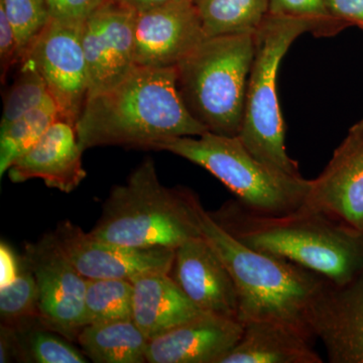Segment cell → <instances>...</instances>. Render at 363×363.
Wrapping results in <instances>:
<instances>
[{"label":"cell","instance_id":"cell-1","mask_svg":"<svg viewBox=\"0 0 363 363\" xmlns=\"http://www.w3.org/2000/svg\"><path fill=\"white\" fill-rule=\"evenodd\" d=\"M75 128L84 152L112 145L155 150L172 138L207 131L182 101L176 67L135 66L116 85L87 98Z\"/></svg>","mask_w":363,"mask_h":363},{"label":"cell","instance_id":"cell-2","mask_svg":"<svg viewBox=\"0 0 363 363\" xmlns=\"http://www.w3.org/2000/svg\"><path fill=\"white\" fill-rule=\"evenodd\" d=\"M240 242L289 260L342 285L363 272V231L302 205L269 214L230 200L210 213Z\"/></svg>","mask_w":363,"mask_h":363},{"label":"cell","instance_id":"cell-3","mask_svg":"<svg viewBox=\"0 0 363 363\" xmlns=\"http://www.w3.org/2000/svg\"><path fill=\"white\" fill-rule=\"evenodd\" d=\"M202 238L217 253L238 291L241 323L276 320L290 325L314 340L310 311L327 279L289 260L257 252L240 242L194 201Z\"/></svg>","mask_w":363,"mask_h":363},{"label":"cell","instance_id":"cell-4","mask_svg":"<svg viewBox=\"0 0 363 363\" xmlns=\"http://www.w3.org/2000/svg\"><path fill=\"white\" fill-rule=\"evenodd\" d=\"M195 198L189 189L162 185L155 162L147 157L125 183L111 189L101 216L89 233L123 247L176 250L201 236Z\"/></svg>","mask_w":363,"mask_h":363},{"label":"cell","instance_id":"cell-5","mask_svg":"<svg viewBox=\"0 0 363 363\" xmlns=\"http://www.w3.org/2000/svg\"><path fill=\"white\" fill-rule=\"evenodd\" d=\"M255 52V33L208 37L176 66L182 101L207 131L240 135Z\"/></svg>","mask_w":363,"mask_h":363},{"label":"cell","instance_id":"cell-6","mask_svg":"<svg viewBox=\"0 0 363 363\" xmlns=\"http://www.w3.org/2000/svg\"><path fill=\"white\" fill-rule=\"evenodd\" d=\"M317 35L311 21L269 13L255 32V52L238 138L248 152L281 173L302 177L298 162L289 157L277 80L281 60L301 35Z\"/></svg>","mask_w":363,"mask_h":363},{"label":"cell","instance_id":"cell-7","mask_svg":"<svg viewBox=\"0 0 363 363\" xmlns=\"http://www.w3.org/2000/svg\"><path fill=\"white\" fill-rule=\"evenodd\" d=\"M166 150L198 164L218 179L236 200L253 211L284 214L304 204L311 180L272 169L252 156L238 136L206 133L159 143Z\"/></svg>","mask_w":363,"mask_h":363},{"label":"cell","instance_id":"cell-8","mask_svg":"<svg viewBox=\"0 0 363 363\" xmlns=\"http://www.w3.org/2000/svg\"><path fill=\"white\" fill-rule=\"evenodd\" d=\"M82 23L51 18L23 55L32 60L44 77L60 117L74 125L89 95V74L81 38Z\"/></svg>","mask_w":363,"mask_h":363},{"label":"cell","instance_id":"cell-9","mask_svg":"<svg viewBox=\"0 0 363 363\" xmlns=\"http://www.w3.org/2000/svg\"><path fill=\"white\" fill-rule=\"evenodd\" d=\"M23 259L37 281L40 321L67 338H77L86 326L87 279L57 247L51 234L26 245Z\"/></svg>","mask_w":363,"mask_h":363},{"label":"cell","instance_id":"cell-10","mask_svg":"<svg viewBox=\"0 0 363 363\" xmlns=\"http://www.w3.org/2000/svg\"><path fill=\"white\" fill-rule=\"evenodd\" d=\"M52 240L86 279H133L152 272H171L174 248H133L93 238L71 221L60 222Z\"/></svg>","mask_w":363,"mask_h":363},{"label":"cell","instance_id":"cell-11","mask_svg":"<svg viewBox=\"0 0 363 363\" xmlns=\"http://www.w3.org/2000/svg\"><path fill=\"white\" fill-rule=\"evenodd\" d=\"M136 11L121 0H108L82 23L89 95L123 80L135 67Z\"/></svg>","mask_w":363,"mask_h":363},{"label":"cell","instance_id":"cell-12","mask_svg":"<svg viewBox=\"0 0 363 363\" xmlns=\"http://www.w3.org/2000/svg\"><path fill=\"white\" fill-rule=\"evenodd\" d=\"M206 38L195 0L136 11L135 66L175 68Z\"/></svg>","mask_w":363,"mask_h":363},{"label":"cell","instance_id":"cell-13","mask_svg":"<svg viewBox=\"0 0 363 363\" xmlns=\"http://www.w3.org/2000/svg\"><path fill=\"white\" fill-rule=\"evenodd\" d=\"M303 205L363 231V118L351 126L326 168L311 180Z\"/></svg>","mask_w":363,"mask_h":363},{"label":"cell","instance_id":"cell-14","mask_svg":"<svg viewBox=\"0 0 363 363\" xmlns=\"http://www.w3.org/2000/svg\"><path fill=\"white\" fill-rule=\"evenodd\" d=\"M310 328L331 363H363V272L336 285L327 279L311 308Z\"/></svg>","mask_w":363,"mask_h":363},{"label":"cell","instance_id":"cell-15","mask_svg":"<svg viewBox=\"0 0 363 363\" xmlns=\"http://www.w3.org/2000/svg\"><path fill=\"white\" fill-rule=\"evenodd\" d=\"M169 274L201 311L238 320L240 305L233 279L202 235L176 248Z\"/></svg>","mask_w":363,"mask_h":363},{"label":"cell","instance_id":"cell-16","mask_svg":"<svg viewBox=\"0 0 363 363\" xmlns=\"http://www.w3.org/2000/svg\"><path fill=\"white\" fill-rule=\"evenodd\" d=\"M83 152L75 125L59 118L32 149L14 162L7 174L13 183L40 179L47 187L68 194L87 176Z\"/></svg>","mask_w":363,"mask_h":363},{"label":"cell","instance_id":"cell-17","mask_svg":"<svg viewBox=\"0 0 363 363\" xmlns=\"http://www.w3.org/2000/svg\"><path fill=\"white\" fill-rule=\"evenodd\" d=\"M242 332L238 320L205 313L150 340L147 362L221 363Z\"/></svg>","mask_w":363,"mask_h":363},{"label":"cell","instance_id":"cell-18","mask_svg":"<svg viewBox=\"0 0 363 363\" xmlns=\"http://www.w3.org/2000/svg\"><path fill=\"white\" fill-rule=\"evenodd\" d=\"M133 284V320L149 341L205 314L168 272L143 274Z\"/></svg>","mask_w":363,"mask_h":363},{"label":"cell","instance_id":"cell-19","mask_svg":"<svg viewBox=\"0 0 363 363\" xmlns=\"http://www.w3.org/2000/svg\"><path fill=\"white\" fill-rule=\"evenodd\" d=\"M242 335L221 363H322L313 339L276 320L243 323Z\"/></svg>","mask_w":363,"mask_h":363},{"label":"cell","instance_id":"cell-20","mask_svg":"<svg viewBox=\"0 0 363 363\" xmlns=\"http://www.w3.org/2000/svg\"><path fill=\"white\" fill-rule=\"evenodd\" d=\"M76 340L94 362H147L149 339L133 319L86 325Z\"/></svg>","mask_w":363,"mask_h":363},{"label":"cell","instance_id":"cell-21","mask_svg":"<svg viewBox=\"0 0 363 363\" xmlns=\"http://www.w3.org/2000/svg\"><path fill=\"white\" fill-rule=\"evenodd\" d=\"M207 37L255 33L269 13V0H195Z\"/></svg>","mask_w":363,"mask_h":363},{"label":"cell","instance_id":"cell-22","mask_svg":"<svg viewBox=\"0 0 363 363\" xmlns=\"http://www.w3.org/2000/svg\"><path fill=\"white\" fill-rule=\"evenodd\" d=\"M60 117L52 96L20 118L0 128V176L35 145Z\"/></svg>","mask_w":363,"mask_h":363},{"label":"cell","instance_id":"cell-23","mask_svg":"<svg viewBox=\"0 0 363 363\" xmlns=\"http://www.w3.org/2000/svg\"><path fill=\"white\" fill-rule=\"evenodd\" d=\"M133 284L128 279H87L86 325L133 319Z\"/></svg>","mask_w":363,"mask_h":363},{"label":"cell","instance_id":"cell-24","mask_svg":"<svg viewBox=\"0 0 363 363\" xmlns=\"http://www.w3.org/2000/svg\"><path fill=\"white\" fill-rule=\"evenodd\" d=\"M18 67L13 85L4 96L0 128H6L51 96L44 77L32 60L23 57Z\"/></svg>","mask_w":363,"mask_h":363},{"label":"cell","instance_id":"cell-25","mask_svg":"<svg viewBox=\"0 0 363 363\" xmlns=\"http://www.w3.org/2000/svg\"><path fill=\"white\" fill-rule=\"evenodd\" d=\"M0 315L4 326L16 330L26 328L33 318L40 320L37 281L23 257L16 278L0 288Z\"/></svg>","mask_w":363,"mask_h":363},{"label":"cell","instance_id":"cell-26","mask_svg":"<svg viewBox=\"0 0 363 363\" xmlns=\"http://www.w3.org/2000/svg\"><path fill=\"white\" fill-rule=\"evenodd\" d=\"M0 9L13 26L23 57L51 20L48 0H0Z\"/></svg>","mask_w":363,"mask_h":363},{"label":"cell","instance_id":"cell-27","mask_svg":"<svg viewBox=\"0 0 363 363\" xmlns=\"http://www.w3.org/2000/svg\"><path fill=\"white\" fill-rule=\"evenodd\" d=\"M26 344L21 342L23 357L38 363H85L84 353L58 335L43 329H33Z\"/></svg>","mask_w":363,"mask_h":363},{"label":"cell","instance_id":"cell-28","mask_svg":"<svg viewBox=\"0 0 363 363\" xmlns=\"http://www.w3.org/2000/svg\"><path fill=\"white\" fill-rule=\"evenodd\" d=\"M269 13L311 21L318 35L337 33L342 26L331 18L327 0H269Z\"/></svg>","mask_w":363,"mask_h":363},{"label":"cell","instance_id":"cell-29","mask_svg":"<svg viewBox=\"0 0 363 363\" xmlns=\"http://www.w3.org/2000/svg\"><path fill=\"white\" fill-rule=\"evenodd\" d=\"M23 54L13 26L6 13L0 9V76L6 82L7 75L14 67H18Z\"/></svg>","mask_w":363,"mask_h":363},{"label":"cell","instance_id":"cell-30","mask_svg":"<svg viewBox=\"0 0 363 363\" xmlns=\"http://www.w3.org/2000/svg\"><path fill=\"white\" fill-rule=\"evenodd\" d=\"M108 0H48L52 18L83 21Z\"/></svg>","mask_w":363,"mask_h":363},{"label":"cell","instance_id":"cell-31","mask_svg":"<svg viewBox=\"0 0 363 363\" xmlns=\"http://www.w3.org/2000/svg\"><path fill=\"white\" fill-rule=\"evenodd\" d=\"M331 18L345 28L357 25L363 28V0H327Z\"/></svg>","mask_w":363,"mask_h":363},{"label":"cell","instance_id":"cell-32","mask_svg":"<svg viewBox=\"0 0 363 363\" xmlns=\"http://www.w3.org/2000/svg\"><path fill=\"white\" fill-rule=\"evenodd\" d=\"M21 267V257L13 248L1 240L0 243V288L11 283L18 276Z\"/></svg>","mask_w":363,"mask_h":363},{"label":"cell","instance_id":"cell-33","mask_svg":"<svg viewBox=\"0 0 363 363\" xmlns=\"http://www.w3.org/2000/svg\"><path fill=\"white\" fill-rule=\"evenodd\" d=\"M121 1L128 4V6L135 9V11H143L155 9V7L174 4V2L182 1V0H121Z\"/></svg>","mask_w":363,"mask_h":363}]
</instances>
